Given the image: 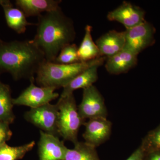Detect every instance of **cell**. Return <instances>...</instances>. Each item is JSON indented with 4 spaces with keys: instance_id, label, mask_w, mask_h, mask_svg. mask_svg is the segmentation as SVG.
<instances>
[{
    "instance_id": "1",
    "label": "cell",
    "mask_w": 160,
    "mask_h": 160,
    "mask_svg": "<svg viewBox=\"0 0 160 160\" xmlns=\"http://www.w3.org/2000/svg\"><path fill=\"white\" fill-rule=\"evenodd\" d=\"M36 26L32 41L42 51L46 62H54L62 49L75 38L73 21L60 7L38 17Z\"/></svg>"
},
{
    "instance_id": "2",
    "label": "cell",
    "mask_w": 160,
    "mask_h": 160,
    "mask_svg": "<svg viewBox=\"0 0 160 160\" xmlns=\"http://www.w3.org/2000/svg\"><path fill=\"white\" fill-rule=\"evenodd\" d=\"M45 61L32 40L6 42L0 38V73L8 72L15 80H30Z\"/></svg>"
},
{
    "instance_id": "3",
    "label": "cell",
    "mask_w": 160,
    "mask_h": 160,
    "mask_svg": "<svg viewBox=\"0 0 160 160\" xmlns=\"http://www.w3.org/2000/svg\"><path fill=\"white\" fill-rule=\"evenodd\" d=\"M107 58L101 57L87 62L71 64H60L45 61L37 73L36 81L42 87L57 89L65 87L78 75L96 64L102 65Z\"/></svg>"
},
{
    "instance_id": "4",
    "label": "cell",
    "mask_w": 160,
    "mask_h": 160,
    "mask_svg": "<svg viewBox=\"0 0 160 160\" xmlns=\"http://www.w3.org/2000/svg\"><path fill=\"white\" fill-rule=\"evenodd\" d=\"M56 104L59 111L58 134L73 144L77 142L80 127L84 125L86 120L80 115L73 93L60 97Z\"/></svg>"
},
{
    "instance_id": "5",
    "label": "cell",
    "mask_w": 160,
    "mask_h": 160,
    "mask_svg": "<svg viewBox=\"0 0 160 160\" xmlns=\"http://www.w3.org/2000/svg\"><path fill=\"white\" fill-rule=\"evenodd\" d=\"M59 111L57 104L50 103L31 108L25 113L26 121L46 133L57 136Z\"/></svg>"
},
{
    "instance_id": "6",
    "label": "cell",
    "mask_w": 160,
    "mask_h": 160,
    "mask_svg": "<svg viewBox=\"0 0 160 160\" xmlns=\"http://www.w3.org/2000/svg\"><path fill=\"white\" fill-rule=\"evenodd\" d=\"M29 80V86L17 98L12 99L13 105L35 108L50 103L59 96L58 93L55 92V88L37 86L34 84V78Z\"/></svg>"
},
{
    "instance_id": "7",
    "label": "cell",
    "mask_w": 160,
    "mask_h": 160,
    "mask_svg": "<svg viewBox=\"0 0 160 160\" xmlns=\"http://www.w3.org/2000/svg\"><path fill=\"white\" fill-rule=\"evenodd\" d=\"M78 110L84 119L106 118L108 112L102 96L94 85L83 89L82 99Z\"/></svg>"
},
{
    "instance_id": "8",
    "label": "cell",
    "mask_w": 160,
    "mask_h": 160,
    "mask_svg": "<svg viewBox=\"0 0 160 160\" xmlns=\"http://www.w3.org/2000/svg\"><path fill=\"white\" fill-rule=\"evenodd\" d=\"M154 27L145 21L138 26L126 29V44L124 49L138 55L154 42Z\"/></svg>"
},
{
    "instance_id": "9",
    "label": "cell",
    "mask_w": 160,
    "mask_h": 160,
    "mask_svg": "<svg viewBox=\"0 0 160 160\" xmlns=\"http://www.w3.org/2000/svg\"><path fill=\"white\" fill-rule=\"evenodd\" d=\"M145 12L139 6L124 2L116 9L109 12L107 18L122 24L126 29H130L145 22Z\"/></svg>"
},
{
    "instance_id": "10",
    "label": "cell",
    "mask_w": 160,
    "mask_h": 160,
    "mask_svg": "<svg viewBox=\"0 0 160 160\" xmlns=\"http://www.w3.org/2000/svg\"><path fill=\"white\" fill-rule=\"evenodd\" d=\"M112 125L106 118H96L86 122L83 134L85 142L95 148L102 145L110 137Z\"/></svg>"
},
{
    "instance_id": "11",
    "label": "cell",
    "mask_w": 160,
    "mask_h": 160,
    "mask_svg": "<svg viewBox=\"0 0 160 160\" xmlns=\"http://www.w3.org/2000/svg\"><path fill=\"white\" fill-rule=\"evenodd\" d=\"M38 151L40 160H64L68 148L57 136L40 130Z\"/></svg>"
},
{
    "instance_id": "12",
    "label": "cell",
    "mask_w": 160,
    "mask_h": 160,
    "mask_svg": "<svg viewBox=\"0 0 160 160\" xmlns=\"http://www.w3.org/2000/svg\"><path fill=\"white\" fill-rule=\"evenodd\" d=\"M101 56L111 57L122 51L126 44V32L110 30L105 33L96 42Z\"/></svg>"
},
{
    "instance_id": "13",
    "label": "cell",
    "mask_w": 160,
    "mask_h": 160,
    "mask_svg": "<svg viewBox=\"0 0 160 160\" xmlns=\"http://www.w3.org/2000/svg\"><path fill=\"white\" fill-rule=\"evenodd\" d=\"M138 55L124 49L111 57L107 58L105 68L110 74L126 73L136 66Z\"/></svg>"
},
{
    "instance_id": "14",
    "label": "cell",
    "mask_w": 160,
    "mask_h": 160,
    "mask_svg": "<svg viewBox=\"0 0 160 160\" xmlns=\"http://www.w3.org/2000/svg\"><path fill=\"white\" fill-rule=\"evenodd\" d=\"M0 5L2 7L7 25L18 34L25 33L27 26L36 25L26 19V17L21 9L15 8L10 1L0 0Z\"/></svg>"
},
{
    "instance_id": "15",
    "label": "cell",
    "mask_w": 160,
    "mask_h": 160,
    "mask_svg": "<svg viewBox=\"0 0 160 160\" xmlns=\"http://www.w3.org/2000/svg\"><path fill=\"white\" fill-rule=\"evenodd\" d=\"M61 0H17L16 7L23 11L26 18L39 16L60 7Z\"/></svg>"
},
{
    "instance_id": "16",
    "label": "cell",
    "mask_w": 160,
    "mask_h": 160,
    "mask_svg": "<svg viewBox=\"0 0 160 160\" xmlns=\"http://www.w3.org/2000/svg\"><path fill=\"white\" fill-rule=\"evenodd\" d=\"M102 66L101 64H96L82 72L63 87L60 97H65L73 93V91L77 89H84L93 85L98 79V69Z\"/></svg>"
},
{
    "instance_id": "17",
    "label": "cell",
    "mask_w": 160,
    "mask_h": 160,
    "mask_svg": "<svg viewBox=\"0 0 160 160\" xmlns=\"http://www.w3.org/2000/svg\"><path fill=\"white\" fill-rule=\"evenodd\" d=\"M92 27L87 25L82 43L78 47V56L80 62H87L101 57L99 49L92 39L91 32Z\"/></svg>"
},
{
    "instance_id": "18",
    "label": "cell",
    "mask_w": 160,
    "mask_h": 160,
    "mask_svg": "<svg viewBox=\"0 0 160 160\" xmlns=\"http://www.w3.org/2000/svg\"><path fill=\"white\" fill-rule=\"evenodd\" d=\"M11 89L8 85L0 80V121L10 124L13 122L15 115L12 110L14 106Z\"/></svg>"
},
{
    "instance_id": "19",
    "label": "cell",
    "mask_w": 160,
    "mask_h": 160,
    "mask_svg": "<svg viewBox=\"0 0 160 160\" xmlns=\"http://www.w3.org/2000/svg\"><path fill=\"white\" fill-rule=\"evenodd\" d=\"M73 149H67L64 160H100L95 147L86 142H78Z\"/></svg>"
},
{
    "instance_id": "20",
    "label": "cell",
    "mask_w": 160,
    "mask_h": 160,
    "mask_svg": "<svg viewBox=\"0 0 160 160\" xmlns=\"http://www.w3.org/2000/svg\"><path fill=\"white\" fill-rule=\"evenodd\" d=\"M34 141L22 146L12 147L6 143L0 146V160H17L21 158L34 147Z\"/></svg>"
},
{
    "instance_id": "21",
    "label": "cell",
    "mask_w": 160,
    "mask_h": 160,
    "mask_svg": "<svg viewBox=\"0 0 160 160\" xmlns=\"http://www.w3.org/2000/svg\"><path fill=\"white\" fill-rule=\"evenodd\" d=\"M78 47L74 43L63 48L53 62L60 64H71L79 62L78 56Z\"/></svg>"
},
{
    "instance_id": "22",
    "label": "cell",
    "mask_w": 160,
    "mask_h": 160,
    "mask_svg": "<svg viewBox=\"0 0 160 160\" xmlns=\"http://www.w3.org/2000/svg\"><path fill=\"white\" fill-rule=\"evenodd\" d=\"M141 146L146 153L152 151H160V124L148 132L143 139Z\"/></svg>"
},
{
    "instance_id": "23",
    "label": "cell",
    "mask_w": 160,
    "mask_h": 160,
    "mask_svg": "<svg viewBox=\"0 0 160 160\" xmlns=\"http://www.w3.org/2000/svg\"><path fill=\"white\" fill-rule=\"evenodd\" d=\"M9 125L8 123L0 121V146L6 143L12 135Z\"/></svg>"
},
{
    "instance_id": "24",
    "label": "cell",
    "mask_w": 160,
    "mask_h": 160,
    "mask_svg": "<svg viewBox=\"0 0 160 160\" xmlns=\"http://www.w3.org/2000/svg\"><path fill=\"white\" fill-rule=\"evenodd\" d=\"M145 157L146 152L140 146L126 160H145Z\"/></svg>"
},
{
    "instance_id": "25",
    "label": "cell",
    "mask_w": 160,
    "mask_h": 160,
    "mask_svg": "<svg viewBox=\"0 0 160 160\" xmlns=\"http://www.w3.org/2000/svg\"><path fill=\"white\" fill-rule=\"evenodd\" d=\"M145 160H160V151H152L146 153Z\"/></svg>"
}]
</instances>
